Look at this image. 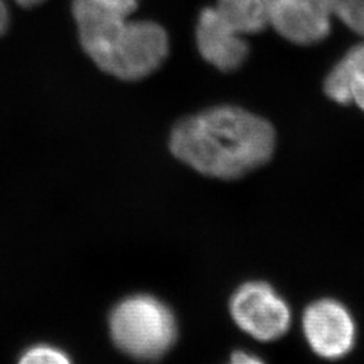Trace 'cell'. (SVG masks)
Returning <instances> with one entry per match:
<instances>
[{"label": "cell", "mask_w": 364, "mask_h": 364, "mask_svg": "<svg viewBox=\"0 0 364 364\" xmlns=\"http://www.w3.org/2000/svg\"><path fill=\"white\" fill-rule=\"evenodd\" d=\"M235 324L251 338L274 341L282 338L291 324V311L272 285L254 281L239 287L230 301Z\"/></svg>", "instance_id": "cell-4"}, {"label": "cell", "mask_w": 364, "mask_h": 364, "mask_svg": "<svg viewBox=\"0 0 364 364\" xmlns=\"http://www.w3.org/2000/svg\"><path fill=\"white\" fill-rule=\"evenodd\" d=\"M22 9H34L43 4L46 0H14ZM10 28V10L6 0H0V38L6 36Z\"/></svg>", "instance_id": "cell-12"}, {"label": "cell", "mask_w": 364, "mask_h": 364, "mask_svg": "<svg viewBox=\"0 0 364 364\" xmlns=\"http://www.w3.org/2000/svg\"><path fill=\"white\" fill-rule=\"evenodd\" d=\"M109 329L117 348L139 360H156L177 338V321L169 306L149 294L120 301L111 313Z\"/></svg>", "instance_id": "cell-3"}, {"label": "cell", "mask_w": 364, "mask_h": 364, "mask_svg": "<svg viewBox=\"0 0 364 364\" xmlns=\"http://www.w3.org/2000/svg\"><path fill=\"white\" fill-rule=\"evenodd\" d=\"M302 329L313 352L324 359H341L355 346V320L351 312L336 299L312 302L304 312Z\"/></svg>", "instance_id": "cell-5"}, {"label": "cell", "mask_w": 364, "mask_h": 364, "mask_svg": "<svg viewBox=\"0 0 364 364\" xmlns=\"http://www.w3.org/2000/svg\"><path fill=\"white\" fill-rule=\"evenodd\" d=\"M18 364H72L65 352L50 346H36L27 350Z\"/></svg>", "instance_id": "cell-11"}, {"label": "cell", "mask_w": 364, "mask_h": 364, "mask_svg": "<svg viewBox=\"0 0 364 364\" xmlns=\"http://www.w3.org/2000/svg\"><path fill=\"white\" fill-rule=\"evenodd\" d=\"M324 92L335 103L356 105L364 111V43L353 46L329 72Z\"/></svg>", "instance_id": "cell-8"}, {"label": "cell", "mask_w": 364, "mask_h": 364, "mask_svg": "<svg viewBox=\"0 0 364 364\" xmlns=\"http://www.w3.org/2000/svg\"><path fill=\"white\" fill-rule=\"evenodd\" d=\"M215 9L242 36L270 26V9L264 0H218Z\"/></svg>", "instance_id": "cell-9"}, {"label": "cell", "mask_w": 364, "mask_h": 364, "mask_svg": "<svg viewBox=\"0 0 364 364\" xmlns=\"http://www.w3.org/2000/svg\"><path fill=\"white\" fill-rule=\"evenodd\" d=\"M332 16L364 37V0H333Z\"/></svg>", "instance_id": "cell-10"}, {"label": "cell", "mask_w": 364, "mask_h": 364, "mask_svg": "<svg viewBox=\"0 0 364 364\" xmlns=\"http://www.w3.org/2000/svg\"><path fill=\"white\" fill-rule=\"evenodd\" d=\"M138 4V0H72L82 50L102 72L122 81L149 77L169 54L164 27L131 19Z\"/></svg>", "instance_id": "cell-2"}, {"label": "cell", "mask_w": 364, "mask_h": 364, "mask_svg": "<svg viewBox=\"0 0 364 364\" xmlns=\"http://www.w3.org/2000/svg\"><path fill=\"white\" fill-rule=\"evenodd\" d=\"M170 151L196 171L235 180L264 165L275 150L272 123L234 105H220L180 120Z\"/></svg>", "instance_id": "cell-1"}, {"label": "cell", "mask_w": 364, "mask_h": 364, "mask_svg": "<svg viewBox=\"0 0 364 364\" xmlns=\"http://www.w3.org/2000/svg\"><path fill=\"white\" fill-rule=\"evenodd\" d=\"M196 42L201 57L221 72H232L247 60V42L230 26L215 7L204 9L196 27Z\"/></svg>", "instance_id": "cell-6"}, {"label": "cell", "mask_w": 364, "mask_h": 364, "mask_svg": "<svg viewBox=\"0 0 364 364\" xmlns=\"http://www.w3.org/2000/svg\"><path fill=\"white\" fill-rule=\"evenodd\" d=\"M270 26L296 45H314L329 36L331 18L304 0H278L270 11Z\"/></svg>", "instance_id": "cell-7"}, {"label": "cell", "mask_w": 364, "mask_h": 364, "mask_svg": "<svg viewBox=\"0 0 364 364\" xmlns=\"http://www.w3.org/2000/svg\"><path fill=\"white\" fill-rule=\"evenodd\" d=\"M228 364H264L263 360L259 359L255 355H251L247 352L237 351L235 352Z\"/></svg>", "instance_id": "cell-13"}]
</instances>
